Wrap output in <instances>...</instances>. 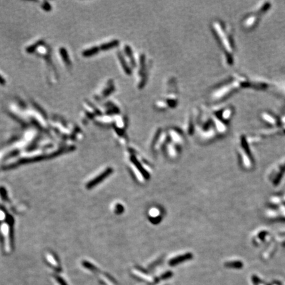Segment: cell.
I'll use <instances>...</instances> for the list:
<instances>
[{"mask_svg":"<svg viewBox=\"0 0 285 285\" xmlns=\"http://www.w3.org/2000/svg\"><path fill=\"white\" fill-rule=\"evenodd\" d=\"M97 51H98L97 48H96V47L95 48L94 47L93 48H91L90 50H87L85 51L84 52H83V55H84L85 56H92V55L96 54V52H97Z\"/></svg>","mask_w":285,"mask_h":285,"instance_id":"cell-1","label":"cell"}]
</instances>
